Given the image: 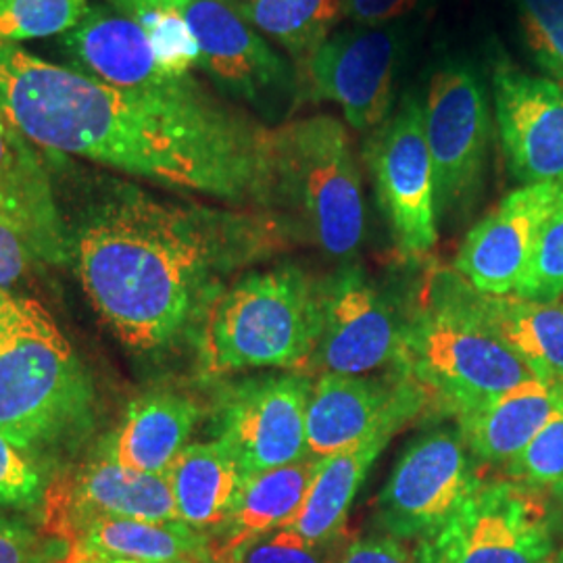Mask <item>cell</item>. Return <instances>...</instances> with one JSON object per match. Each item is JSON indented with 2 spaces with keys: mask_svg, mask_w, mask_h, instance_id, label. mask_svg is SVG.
<instances>
[{
  "mask_svg": "<svg viewBox=\"0 0 563 563\" xmlns=\"http://www.w3.org/2000/svg\"><path fill=\"white\" fill-rule=\"evenodd\" d=\"M516 297L530 301H563V201L551 216Z\"/></svg>",
  "mask_w": 563,
  "mask_h": 563,
  "instance_id": "cell-34",
  "label": "cell"
},
{
  "mask_svg": "<svg viewBox=\"0 0 563 563\" xmlns=\"http://www.w3.org/2000/svg\"><path fill=\"white\" fill-rule=\"evenodd\" d=\"M41 255L13 222L0 216V288L15 295V288L42 269Z\"/></svg>",
  "mask_w": 563,
  "mask_h": 563,
  "instance_id": "cell-37",
  "label": "cell"
},
{
  "mask_svg": "<svg viewBox=\"0 0 563 563\" xmlns=\"http://www.w3.org/2000/svg\"><path fill=\"white\" fill-rule=\"evenodd\" d=\"M399 57L401 38L388 25L334 34L305 60L309 95L336 102L351 128L374 132L395 111Z\"/></svg>",
  "mask_w": 563,
  "mask_h": 563,
  "instance_id": "cell-14",
  "label": "cell"
},
{
  "mask_svg": "<svg viewBox=\"0 0 563 563\" xmlns=\"http://www.w3.org/2000/svg\"><path fill=\"white\" fill-rule=\"evenodd\" d=\"M199 44V69L236 101L276 120L299 102V80L234 0H190L180 9Z\"/></svg>",
  "mask_w": 563,
  "mask_h": 563,
  "instance_id": "cell-12",
  "label": "cell"
},
{
  "mask_svg": "<svg viewBox=\"0 0 563 563\" xmlns=\"http://www.w3.org/2000/svg\"><path fill=\"white\" fill-rule=\"evenodd\" d=\"M71 553L74 547L67 537L46 534L0 514V563H67Z\"/></svg>",
  "mask_w": 563,
  "mask_h": 563,
  "instance_id": "cell-36",
  "label": "cell"
},
{
  "mask_svg": "<svg viewBox=\"0 0 563 563\" xmlns=\"http://www.w3.org/2000/svg\"><path fill=\"white\" fill-rule=\"evenodd\" d=\"M190 0H107L113 9L125 15H136L142 11H157V9H181Z\"/></svg>",
  "mask_w": 563,
  "mask_h": 563,
  "instance_id": "cell-41",
  "label": "cell"
},
{
  "mask_svg": "<svg viewBox=\"0 0 563 563\" xmlns=\"http://www.w3.org/2000/svg\"><path fill=\"white\" fill-rule=\"evenodd\" d=\"M313 380L305 372H272L228 384L220 393L213 426L241 465L260 474L307 457V405Z\"/></svg>",
  "mask_w": 563,
  "mask_h": 563,
  "instance_id": "cell-13",
  "label": "cell"
},
{
  "mask_svg": "<svg viewBox=\"0 0 563 563\" xmlns=\"http://www.w3.org/2000/svg\"><path fill=\"white\" fill-rule=\"evenodd\" d=\"M478 470L457 422L434 423L393 465L376 501V523L402 543L430 541L483 478Z\"/></svg>",
  "mask_w": 563,
  "mask_h": 563,
  "instance_id": "cell-8",
  "label": "cell"
},
{
  "mask_svg": "<svg viewBox=\"0 0 563 563\" xmlns=\"http://www.w3.org/2000/svg\"><path fill=\"white\" fill-rule=\"evenodd\" d=\"M547 504H549L555 534H563V481L547 493Z\"/></svg>",
  "mask_w": 563,
  "mask_h": 563,
  "instance_id": "cell-42",
  "label": "cell"
},
{
  "mask_svg": "<svg viewBox=\"0 0 563 563\" xmlns=\"http://www.w3.org/2000/svg\"><path fill=\"white\" fill-rule=\"evenodd\" d=\"M276 209L330 260L349 263L365 241L362 174L341 121L313 115L274 130Z\"/></svg>",
  "mask_w": 563,
  "mask_h": 563,
  "instance_id": "cell-5",
  "label": "cell"
},
{
  "mask_svg": "<svg viewBox=\"0 0 563 563\" xmlns=\"http://www.w3.org/2000/svg\"><path fill=\"white\" fill-rule=\"evenodd\" d=\"M76 555L167 563L213 555L211 537L184 522L97 518L78 530Z\"/></svg>",
  "mask_w": 563,
  "mask_h": 563,
  "instance_id": "cell-27",
  "label": "cell"
},
{
  "mask_svg": "<svg viewBox=\"0 0 563 563\" xmlns=\"http://www.w3.org/2000/svg\"><path fill=\"white\" fill-rule=\"evenodd\" d=\"M46 486L41 462L0 432V509L34 514L46 501Z\"/></svg>",
  "mask_w": 563,
  "mask_h": 563,
  "instance_id": "cell-32",
  "label": "cell"
},
{
  "mask_svg": "<svg viewBox=\"0 0 563 563\" xmlns=\"http://www.w3.org/2000/svg\"><path fill=\"white\" fill-rule=\"evenodd\" d=\"M407 302L397 369L422 388L444 418L490 401L537 378L522 357L484 320L472 284L455 267L430 265Z\"/></svg>",
  "mask_w": 563,
  "mask_h": 563,
  "instance_id": "cell-3",
  "label": "cell"
},
{
  "mask_svg": "<svg viewBox=\"0 0 563 563\" xmlns=\"http://www.w3.org/2000/svg\"><path fill=\"white\" fill-rule=\"evenodd\" d=\"M402 428L405 423H386L360 443L318 460L309 493L290 528L311 543L344 539V523L351 505L362 490L372 465Z\"/></svg>",
  "mask_w": 563,
  "mask_h": 563,
  "instance_id": "cell-24",
  "label": "cell"
},
{
  "mask_svg": "<svg viewBox=\"0 0 563 563\" xmlns=\"http://www.w3.org/2000/svg\"><path fill=\"white\" fill-rule=\"evenodd\" d=\"M42 153L0 109V216L20 228L46 265H69L67 223Z\"/></svg>",
  "mask_w": 563,
  "mask_h": 563,
  "instance_id": "cell-19",
  "label": "cell"
},
{
  "mask_svg": "<svg viewBox=\"0 0 563 563\" xmlns=\"http://www.w3.org/2000/svg\"><path fill=\"white\" fill-rule=\"evenodd\" d=\"M0 109L44 153L276 213L274 130L209 95L195 76L128 90L0 46Z\"/></svg>",
  "mask_w": 563,
  "mask_h": 563,
  "instance_id": "cell-1",
  "label": "cell"
},
{
  "mask_svg": "<svg viewBox=\"0 0 563 563\" xmlns=\"http://www.w3.org/2000/svg\"><path fill=\"white\" fill-rule=\"evenodd\" d=\"M148 34L163 65L176 74L199 69V44L180 9H157L132 15Z\"/></svg>",
  "mask_w": 563,
  "mask_h": 563,
  "instance_id": "cell-33",
  "label": "cell"
},
{
  "mask_svg": "<svg viewBox=\"0 0 563 563\" xmlns=\"http://www.w3.org/2000/svg\"><path fill=\"white\" fill-rule=\"evenodd\" d=\"M69 511L76 530L97 518L180 522L167 474L125 467L102 444L71 484Z\"/></svg>",
  "mask_w": 563,
  "mask_h": 563,
  "instance_id": "cell-20",
  "label": "cell"
},
{
  "mask_svg": "<svg viewBox=\"0 0 563 563\" xmlns=\"http://www.w3.org/2000/svg\"><path fill=\"white\" fill-rule=\"evenodd\" d=\"M470 299L537 378L563 390V301L490 297L474 286Z\"/></svg>",
  "mask_w": 563,
  "mask_h": 563,
  "instance_id": "cell-25",
  "label": "cell"
},
{
  "mask_svg": "<svg viewBox=\"0 0 563 563\" xmlns=\"http://www.w3.org/2000/svg\"><path fill=\"white\" fill-rule=\"evenodd\" d=\"M65 223L86 297L130 351L146 355L199 334L236 274L297 234L274 211L172 201L118 178L95 184Z\"/></svg>",
  "mask_w": 563,
  "mask_h": 563,
  "instance_id": "cell-2",
  "label": "cell"
},
{
  "mask_svg": "<svg viewBox=\"0 0 563 563\" xmlns=\"http://www.w3.org/2000/svg\"><path fill=\"white\" fill-rule=\"evenodd\" d=\"M88 9L90 0H0V46L59 38Z\"/></svg>",
  "mask_w": 563,
  "mask_h": 563,
  "instance_id": "cell-29",
  "label": "cell"
},
{
  "mask_svg": "<svg viewBox=\"0 0 563 563\" xmlns=\"http://www.w3.org/2000/svg\"><path fill=\"white\" fill-rule=\"evenodd\" d=\"M342 551V539L311 543L290 526H284L246 544L232 563H339Z\"/></svg>",
  "mask_w": 563,
  "mask_h": 563,
  "instance_id": "cell-35",
  "label": "cell"
},
{
  "mask_svg": "<svg viewBox=\"0 0 563 563\" xmlns=\"http://www.w3.org/2000/svg\"><path fill=\"white\" fill-rule=\"evenodd\" d=\"M432 407L401 369L386 374H322L307 405V455L322 460L360 443L386 423H407Z\"/></svg>",
  "mask_w": 563,
  "mask_h": 563,
  "instance_id": "cell-15",
  "label": "cell"
},
{
  "mask_svg": "<svg viewBox=\"0 0 563 563\" xmlns=\"http://www.w3.org/2000/svg\"><path fill=\"white\" fill-rule=\"evenodd\" d=\"M562 201L563 181L516 188L467 232L453 267L483 295H514Z\"/></svg>",
  "mask_w": 563,
  "mask_h": 563,
  "instance_id": "cell-16",
  "label": "cell"
},
{
  "mask_svg": "<svg viewBox=\"0 0 563 563\" xmlns=\"http://www.w3.org/2000/svg\"><path fill=\"white\" fill-rule=\"evenodd\" d=\"M420 0H342V15L362 27H384L409 15Z\"/></svg>",
  "mask_w": 563,
  "mask_h": 563,
  "instance_id": "cell-40",
  "label": "cell"
},
{
  "mask_svg": "<svg viewBox=\"0 0 563 563\" xmlns=\"http://www.w3.org/2000/svg\"><path fill=\"white\" fill-rule=\"evenodd\" d=\"M516 7L534 65L563 86V0H516Z\"/></svg>",
  "mask_w": 563,
  "mask_h": 563,
  "instance_id": "cell-30",
  "label": "cell"
},
{
  "mask_svg": "<svg viewBox=\"0 0 563 563\" xmlns=\"http://www.w3.org/2000/svg\"><path fill=\"white\" fill-rule=\"evenodd\" d=\"M493 102L509 174L522 186L563 181V86L499 63Z\"/></svg>",
  "mask_w": 563,
  "mask_h": 563,
  "instance_id": "cell-17",
  "label": "cell"
},
{
  "mask_svg": "<svg viewBox=\"0 0 563 563\" xmlns=\"http://www.w3.org/2000/svg\"><path fill=\"white\" fill-rule=\"evenodd\" d=\"M413 549L420 563H543L555 549L547 495L483 476L453 518Z\"/></svg>",
  "mask_w": 563,
  "mask_h": 563,
  "instance_id": "cell-7",
  "label": "cell"
},
{
  "mask_svg": "<svg viewBox=\"0 0 563 563\" xmlns=\"http://www.w3.org/2000/svg\"><path fill=\"white\" fill-rule=\"evenodd\" d=\"M65 65L128 90H155L192 78L163 65L148 34L132 15L111 4H92L84 20L57 38Z\"/></svg>",
  "mask_w": 563,
  "mask_h": 563,
  "instance_id": "cell-18",
  "label": "cell"
},
{
  "mask_svg": "<svg viewBox=\"0 0 563 563\" xmlns=\"http://www.w3.org/2000/svg\"><path fill=\"white\" fill-rule=\"evenodd\" d=\"M95 409L92 376L53 320L0 353V432L34 460L76 443Z\"/></svg>",
  "mask_w": 563,
  "mask_h": 563,
  "instance_id": "cell-6",
  "label": "cell"
},
{
  "mask_svg": "<svg viewBox=\"0 0 563 563\" xmlns=\"http://www.w3.org/2000/svg\"><path fill=\"white\" fill-rule=\"evenodd\" d=\"M265 38L278 42L297 60H307L341 20L342 0H234Z\"/></svg>",
  "mask_w": 563,
  "mask_h": 563,
  "instance_id": "cell-28",
  "label": "cell"
},
{
  "mask_svg": "<svg viewBox=\"0 0 563 563\" xmlns=\"http://www.w3.org/2000/svg\"><path fill=\"white\" fill-rule=\"evenodd\" d=\"M167 563H223L218 558H209V560H201V558H192V560H178V562Z\"/></svg>",
  "mask_w": 563,
  "mask_h": 563,
  "instance_id": "cell-45",
  "label": "cell"
},
{
  "mask_svg": "<svg viewBox=\"0 0 563 563\" xmlns=\"http://www.w3.org/2000/svg\"><path fill=\"white\" fill-rule=\"evenodd\" d=\"M180 522L213 534L228 518L244 474L228 446L213 439L190 443L167 470Z\"/></svg>",
  "mask_w": 563,
  "mask_h": 563,
  "instance_id": "cell-26",
  "label": "cell"
},
{
  "mask_svg": "<svg viewBox=\"0 0 563 563\" xmlns=\"http://www.w3.org/2000/svg\"><path fill=\"white\" fill-rule=\"evenodd\" d=\"M363 157L393 241L420 260L439 242L434 163L426 139L423 102L405 95L390 118L369 132Z\"/></svg>",
  "mask_w": 563,
  "mask_h": 563,
  "instance_id": "cell-9",
  "label": "cell"
},
{
  "mask_svg": "<svg viewBox=\"0 0 563 563\" xmlns=\"http://www.w3.org/2000/svg\"><path fill=\"white\" fill-rule=\"evenodd\" d=\"M320 334L318 280L297 265L246 272L209 309L199 330L205 372H309Z\"/></svg>",
  "mask_w": 563,
  "mask_h": 563,
  "instance_id": "cell-4",
  "label": "cell"
},
{
  "mask_svg": "<svg viewBox=\"0 0 563 563\" xmlns=\"http://www.w3.org/2000/svg\"><path fill=\"white\" fill-rule=\"evenodd\" d=\"M339 563H420V558L416 549L384 534L346 544Z\"/></svg>",
  "mask_w": 563,
  "mask_h": 563,
  "instance_id": "cell-39",
  "label": "cell"
},
{
  "mask_svg": "<svg viewBox=\"0 0 563 563\" xmlns=\"http://www.w3.org/2000/svg\"><path fill=\"white\" fill-rule=\"evenodd\" d=\"M201 420V407L188 395L151 390L128 405L120 428L102 446L125 467L167 474Z\"/></svg>",
  "mask_w": 563,
  "mask_h": 563,
  "instance_id": "cell-23",
  "label": "cell"
},
{
  "mask_svg": "<svg viewBox=\"0 0 563 563\" xmlns=\"http://www.w3.org/2000/svg\"><path fill=\"white\" fill-rule=\"evenodd\" d=\"M74 563H142L134 560H113V558H81L78 555Z\"/></svg>",
  "mask_w": 563,
  "mask_h": 563,
  "instance_id": "cell-43",
  "label": "cell"
},
{
  "mask_svg": "<svg viewBox=\"0 0 563 563\" xmlns=\"http://www.w3.org/2000/svg\"><path fill=\"white\" fill-rule=\"evenodd\" d=\"M505 478L549 493L563 481V407L541 428V432L522 451L505 463Z\"/></svg>",
  "mask_w": 563,
  "mask_h": 563,
  "instance_id": "cell-31",
  "label": "cell"
},
{
  "mask_svg": "<svg viewBox=\"0 0 563 563\" xmlns=\"http://www.w3.org/2000/svg\"><path fill=\"white\" fill-rule=\"evenodd\" d=\"M562 407L560 386L532 378L490 401L465 409L453 420L478 465L504 467Z\"/></svg>",
  "mask_w": 563,
  "mask_h": 563,
  "instance_id": "cell-21",
  "label": "cell"
},
{
  "mask_svg": "<svg viewBox=\"0 0 563 563\" xmlns=\"http://www.w3.org/2000/svg\"><path fill=\"white\" fill-rule=\"evenodd\" d=\"M426 139L434 163L439 222L467 216L483 190L490 111L483 81L465 65H444L423 99Z\"/></svg>",
  "mask_w": 563,
  "mask_h": 563,
  "instance_id": "cell-11",
  "label": "cell"
},
{
  "mask_svg": "<svg viewBox=\"0 0 563 563\" xmlns=\"http://www.w3.org/2000/svg\"><path fill=\"white\" fill-rule=\"evenodd\" d=\"M543 563H563V544L562 547H555V549L544 558Z\"/></svg>",
  "mask_w": 563,
  "mask_h": 563,
  "instance_id": "cell-44",
  "label": "cell"
},
{
  "mask_svg": "<svg viewBox=\"0 0 563 563\" xmlns=\"http://www.w3.org/2000/svg\"><path fill=\"white\" fill-rule=\"evenodd\" d=\"M320 334L309 372L363 376L397 369L407 302H399L360 265L344 263L318 280Z\"/></svg>",
  "mask_w": 563,
  "mask_h": 563,
  "instance_id": "cell-10",
  "label": "cell"
},
{
  "mask_svg": "<svg viewBox=\"0 0 563 563\" xmlns=\"http://www.w3.org/2000/svg\"><path fill=\"white\" fill-rule=\"evenodd\" d=\"M316 467L318 460L307 455L301 462L244 476L228 518L211 534L213 555L232 563L246 544L290 526L309 493Z\"/></svg>",
  "mask_w": 563,
  "mask_h": 563,
  "instance_id": "cell-22",
  "label": "cell"
},
{
  "mask_svg": "<svg viewBox=\"0 0 563 563\" xmlns=\"http://www.w3.org/2000/svg\"><path fill=\"white\" fill-rule=\"evenodd\" d=\"M48 320L51 316L38 302L0 288V353Z\"/></svg>",
  "mask_w": 563,
  "mask_h": 563,
  "instance_id": "cell-38",
  "label": "cell"
}]
</instances>
